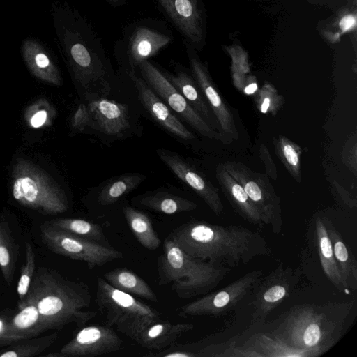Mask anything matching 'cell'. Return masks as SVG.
Returning a JSON list of instances; mask_svg holds the SVG:
<instances>
[{
	"label": "cell",
	"instance_id": "obj_1",
	"mask_svg": "<svg viewBox=\"0 0 357 357\" xmlns=\"http://www.w3.org/2000/svg\"><path fill=\"white\" fill-rule=\"evenodd\" d=\"M169 237L189 255L227 268L271 253L265 240L243 226H220L194 220L176 228Z\"/></svg>",
	"mask_w": 357,
	"mask_h": 357
},
{
	"label": "cell",
	"instance_id": "obj_2",
	"mask_svg": "<svg viewBox=\"0 0 357 357\" xmlns=\"http://www.w3.org/2000/svg\"><path fill=\"white\" fill-rule=\"evenodd\" d=\"M26 299L36 305L45 331L70 324L82 327L97 314L87 310L91 301L87 284L47 266L36 268Z\"/></svg>",
	"mask_w": 357,
	"mask_h": 357
},
{
	"label": "cell",
	"instance_id": "obj_3",
	"mask_svg": "<svg viewBox=\"0 0 357 357\" xmlns=\"http://www.w3.org/2000/svg\"><path fill=\"white\" fill-rule=\"evenodd\" d=\"M158 264L159 284H171L174 292L184 299L207 294L229 271V268L189 255L169 236L165 240L164 252Z\"/></svg>",
	"mask_w": 357,
	"mask_h": 357
},
{
	"label": "cell",
	"instance_id": "obj_4",
	"mask_svg": "<svg viewBox=\"0 0 357 357\" xmlns=\"http://www.w3.org/2000/svg\"><path fill=\"white\" fill-rule=\"evenodd\" d=\"M14 199L26 207L44 214H59L68 208L64 192L45 171L29 160L19 158L12 172Z\"/></svg>",
	"mask_w": 357,
	"mask_h": 357
},
{
	"label": "cell",
	"instance_id": "obj_5",
	"mask_svg": "<svg viewBox=\"0 0 357 357\" xmlns=\"http://www.w3.org/2000/svg\"><path fill=\"white\" fill-rule=\"evenodd\" d=\"M96 303L98 310L105 314L107 326H115L132 339L140 330L160 319L159 312L113 287L104 278H98Z\"/></svg>",
	"mask_w": 357,
	"mask_h": 357
},
{
	"label": "cell",
	"instance_id": "obj_6",
	"mask_svg": "<svg viewBox=\"0 0 357 357\" xmlns=\"http://www.w3.org/2000/svg\"><path fill=\"white\" fill-rule=\"evenodd\" d=\"M171 31L160 21L146 19L126 28L123 39L116 45L117 56L126 62V69H135L156 55L172 40Z\"/></svg>",
	"mask_w": 357,
	"mask_h": 357
},
{
	"label": "cell",
	"instance_id": "obj_7",
	"mask_svg": "<svg viewBox=\"0 0 357 357\" xmlns=\"http://www.w3.org/2000/svg\"><path fill=\"white\" fill-rule=\"evenodd\" d=\"M336 329L335 324L324 312L313 307H302L287 319L284 340L293 349L318 354L335 340Z\"/></svg>",
	"mask_w": 357,
	"mask_h": 357
},
{
	"label": "cell",
	"instance_id": "obj_8",
	"mask_svg": "<svg viewBox=\"0 0 357 357\" xmlns=\"http://www.w3.org/2000/svg\"><path fill=\"white\" fill-rule=\"evenodd\" d=\"M40 229L41 241L48 249L72 259L84 261L89 268L123 257L121 252L111 246L74 235L47 222H43Z\"/></svg>",
	"mask_w": 357,
	"mask_h": 357
},
{
	"label": "cell",
	"instance_id": "obj_9",
	"mask_svg": "<svg viewBox=\"0 0 357 357\" xmlns=\"http://www.w3.org/2000/svg\"><path fill=\"white\" fill-rule=\"evenodd\" d=\"M222 165L243 188L260 213L264 224L271 225L275 233L280 232L282 222L279 199L267 176L236 161H227Z\"/></svg>",
	"mask_w": 357,
	"mask_h": 357
},
{
	"label": "cell",
	"instance_id": "obj_10",
	"mask_svg": "<svg viewBox=\"0 0 357 357\" xmlns=\"http://www.w3.org/2000/svg\"><path fill=\"white\" fill-rule=\"evenodd\" d=\"M142 78L164 102L200 135L222 142L219 132L210 126L167 79L161 70L149 60L137 67Z\"/></svg>",
	"mask_w": 357,
	"mask_h": 357
},
{
	"label": "cell",
	"instance_id": "obj_11",
	"mask_svg": "<svg viewBox=\"0 0 357 357\" xmlns=\"http://www.w3.org/2000/svg\"><path fill=\"white\" fill-rule=\"evenodd\" d=\"M261 271H253L217 291L181 307L185 316L219 315L235 307L258 283Z\"/></svg>",
	"mask_w": 357,
	"mask_h": 357
},
{
	"label": "cell",
	"instance_id": "obj_12",
	"mask_svg": "<svg viewBox=\"0 0 357 357\" xmlns=\"http://www.w3.org/2000/svg\"><path fill=\"white\" fill-rule=\"evenodd\" d=\"M190 70L218 125L222 142L229 144L237 140L239 134L230 109L220 96L204 66L195 54L192 45L185 43Z\"/></svg>",
	"mask_w": 357,
	"mask_h": 357
},
{
	"label": "cell",
	"instance_id": "obj_13",
	"mask_svg": "<svg viewBox=\"0 0 357 357\" xmlns=\"http://www.w3.org/2000/svg\"><path fill=\"white\" fill-rule=\"evenodd\" d=\"M121 340L108 326L90 325L82 328L57 353L50 357H94L119 351Z\"/></svg>",
	"mask_w": 357,
	"mask_h": 357
},
{
	"label": "cell",
	"instance_id": "obj_14",
	"mask_svg": "<svg viewBox=\"0 0 357 357\" xmlns=\"http://www.w3.org/2000/svg\"><path fill=\"white\" fill-rule=\"evenodd\" d=\"M160 160L183 182L190 186L216 215L223 212L218 190L194 165L178 153L166 149L156 150Z\"/></svg>",
	"mask_w": 357,
	"mask_h": 357
},
{
	"label": "cell",
	"instance_id": "obj_15",
	"mask_svg": "<svg viewBox=\"0 0 357 357\" xmlns=\"http://www.w3.org/2000/svg\"><path fill=\"white\" fill-rule=\"evenodd\" d=\"M126 73L137 92L139 100L155 122L181 139L190 141L195 138L144 79L137 75L135 69H126Z\"/></svg>",
	"mask_w": 357,
	"mask_h": 357
},
{
	"label": "cell",
	"instance_id": "obj_16",
	"mask_svg": "<svg viewBox=\"0 0 357 357\" xmlns=\"http://www.w3.org/2000/svg\"><path fill=\"white\" fill-rule=\"evenodd\" d=\"M89 126L107 135H119L130 127L126 105L106 97L89 100Z\"/></svg>",
	"mask_w": 357,
	"mask_h": 357
},
{
	"label": "cell",
	"instance_id": "obj_17",
	"mask_svg": "<svg viewBox=\"0 0 357 357\" xmlns=\"http://www.w3.org/2000/svg\"><path fill=\"white\" fill-rule=\"evenodd\" d=\"M165 17L190 45H197L198 26L197 0H156Z\"/></svg>",
	"mask_w": 357,
	"mask_h": 357
},
{
	"label": "cell",
	"instance_id": "obj_18",
	"mask_svg": "<svg viewBox=\"0 0 357 357\" xmlns=\"http://www.w3.org/2000/svg\"><path fill=\"white\" fill-rule=\"evenodd\" d=\"M172 65L174 73L166 70H161L165 77L185 98L190 106L218 132L216 119L194 78L189 75L183 66L177 63Z\"/></svg>",
	"mask_w": 357,
	"mask_h": 357
},
{
	"label": "cell",
	"instance_id": "obj_19",
	"mask_svg": "<svg viewBox=\"0 0 357 357\" xmlns=\"http://www.w3.org/2000/svg\"><path fill=\"white\" fill-rule=\"evenodd\" d=\"M193 328L190 323L174 324L158 319L140 330L132 340L143 347L160 350L174 344L185 332Z\"/></svg>",
	"mask_w": 357,
	"mask_h": 357
},
{
	"label": "cell",
	"instance_id": "obj_20",
	"mask_svg": "<svg viewBox=\"0 0 357 357\" xmlns=\"http://www.w3.org/2000/svg\"><path fill=\"white\" fill-rule=\"evenodd\" d=\"M19 312L10 317L4 336L9 346L16 342L38 336L45 332L40 315L36 305L25 299Z\"/></svg>",
	"mask_w": 357,
	"mask_h": 357
},
{
	"label": "cell",
	"instance_id": "obj_21",
	"mask_svg": "<svg viewBox=\"0 0 357 357\" xmlns=\"http://www.w3.org/2000/svg\"><path fill=\"white\" fill-rule=\"evenodd\" d=\"M257 294L253 301L252 322L264 320L271 310L289 293L293 278L290 273H280V279L271 278Z\"/></svg>",
	"mask_w": 357,
	"mask_h": 357
},
{
	"label": "cell",
	"instance_id": "obj_22",
	"mask_svg": "<svg viewBox=\"0 0 357 357\" xmlns=\"http://www.w3.org/2000/svg\"><path fill=\"white\" fill-rule=\"evenodd\" d=\"M216 178L225 196L241 216L252 224L264 225L260 213L243 188L226 171L222 164L216 168Z\"/></svg>",
	"mask_w": 357,
	"mask_h": 357
},
{
	"label": "cell",
	"instance_id": "obj_23",
	"mask_svg": "<svg viewBox=\"0 0 357 357\" xmlns=\"http://www.w3.org/2000/svg\"><path fill=\"white\" fill-rule=\"evenodd\" d=\"M23 56L31 72L38 79L59 86L60 73L43 48L37 42L28 39L23 45Z\"/></svg>",
	"mask_w": 357,
	"mask_h": 357
},
{
	"label": "cell",
	"instance_id": "obj_24",
	"mask_svg": "<svg viewBox=\"0 0 357 357\" xmlns=\"http://www.w3.org/2000/svg\"><path fill=\"white\" fill-rule=\"evenodd\" d=\"M315 231L319 259L325 275L338 289L347 287L337 264L326 223L320 217L315 220Z\"/></svg>",
	"mask_w": 357,
	"mask_h": 357
},
{
	"label": "cell",
	"instance_id": "obj_25",
	"mask_svg": "<svg viewBox=\"0 0 357 357\" xmlns=\"http://www.w3.org/2000/svg\"><path fill=\"white\" fill-rule=\"evenodd\" d=\"M104 279L113 287L131 295L158 302L157 295L137 273L126 268H118L106 273Z\"/></svg>",
	"mask_w": 357,
	"mask_h": 357
},
{
	"label": "cell",
	"instance_id": "obj_26",
	"mask_svg": "<svg viewBox=\"0 0 357 357\" xmlns=\"http://www.w3.org/2000/svg\"><path fill=\"white\" fill-rule=\"evenodd\" d=\"M139 202L153 211L167 215L192 211L197 207L189 199L164 191L144 195L139 199Z\"/></svg>",
	"mask_w": 357,
	"mask_h": 357
},
{
	"label": "cell",
	"instance_id": "obj_27",
	"mask_svg": "<svg viewBox=\"0 0 357 357\" xmlns=\"http://www.w3.org/2000/svg\"><path fill=\"white\" fill-rule=\"evenodd\" d=\"M123 213L139 243L149 250H156L160 244V240L153 227L149 217L131 206H124Z\"/></svg>",
	"mask_w": 357,
	"mask_h": 357
},
{
	"label": "cell",
	"instance_id": "obj_28",
	"mask_svg": "<svg viewBox=\"0 0 357 357\" xmlns=\"http://www.w3.org/2000/svg\"><path fill=\"white\" fill-rule=\"evenodd\" d=\"M335 258L347 287L356 289L357 282V264L353 254L343 242L340 234L333 227H327Z\"/></svg>",
	"mask_w": 357,
	"mask_h": 357
},
{
	"label": "cell",
	"instance_id": "obj_29",
	"mask_svg": "<svg viewBox=\"0 0 357 357\" xmlns=\"http://www.w3.org/2000/svg\"><path fill=\"white\" fill-rule=\"evenodd\" d=\"M18 254L19 246L8 222L0 218V269L8 286L13 280Z\"/></svg>",
	"mask_w": 357,
	"mask_h": 357
},
{
	"label": "cell",
	"instance_id": "obj_30",
	"mask_svg": "<svg viewBox=\"0 0 357 357\" xmlns=\"http://www.w3.org/2000/svg\"><path fill=\"white\" fill-rule=\"evenodd\" d=\"M145 179L140 173H127L113 178L100 189L98 202L107 206L117 202L137 188Z\"/></svg>",
	"mask_w": 357,
	"mask_h": 357
},
{
	"label": "cell",
	"instance_id": "obj_31",
	"mask_svg": "<svg viewBox=\"0 0 357 357\" xmlns=\"http://www.w3.org/2000/svg\"><path fill=\"white\" fill-rule=\"evenodd\" d=\"M57 332L16 342L0 350V357H33L43 353L58 339Z\"/></svg>",
	"mask_w": 357,
	"mask_h": 357
},
{
	"label": "cell",
	"instance_id": "obj_32",
	"mask_svg": "<svg viewBox=\"0 0 357 357\" xmlns=\"http://www.w3.org/2000/svg\"><path fill=\"white\" fill-rule=\"evenodd\" d=\"M47 222L74 235L110 246L102 229L96 223L78 218H60Z\"/></svg>",
	"mask_w": 357,
	"mask_h": 357
},
{
	"label": "cell",
	"instance_id": "obj_33",
	"mask_svg": "<svg viewBox=\"0 0 357 357\" xmlns=\"http://www.w3.org/2000/svg\"><path fill=\"white\" fill-rule=\"evenodd\" d=\"M276 153L291 175L300 182L301 149L294 142L284 136L274 139Z\"/></svg>",
	"mask_w": 357,
	"mask_h": 357
},
{
	"label": "cell",
	"instance_id": "obj_34",
	"mask_svg": "<svg viewBox=\"0 0 357 357\" xmlns=\"http://www.w3.org/2000/svg\"><path fill=\"white\" fill-rule=\"evenodd\" d=\"M56 116V110L45 98H40L25 110L24 118L33 128L49 126Z\"/></svg>",
	"mask_w": 357,
	"mask_h": 357
},
{
	"label": "cell",
	"instance_id": "obj_35",
	"mask_svg": "<svg viewBox=\"0 0 357 357\" xmlns=\"http://www.w3.org/2000/svg\"><path fill=\"white\" fill-rule=\"evenodd\" d=\"M36 271L35 252L31 245L25 242V262L22 266L17 292L18 295L17 308L22 307L29 292Z\"/></svg>",
	"mask_w": 357,
	"mask_h": 357
},
{
	"label": "cell",
	"instance_id": "obj_36",
	"mask_svg": "<svg viewBox=\"0 0 357 357\" xmlns=\"http://www.w3.org/2000/svg\"><path fill=\"white\" fill-rule=\"evenodd\" d=\"M284 102V99L280 96L276 90L269 84H266L259 91L256 105L263 114L271 113L275 114Z\"/></svg>",
	"mask_w": 357,
	"mask_h": 357
},
{
	"label": "cell",
	"instance_id": "obj_37",
	"mask_svg": "<svg viewBox=\"0 0 357 357\" xmlns=\"http://www.w3.org/2000/svg\"><path fill=\"white\" fill-rule=\"evenodd\" d=\"M89 114L87 105L81 103L73 116L71 126L74 130L82 132L89 126Z\"/></svg>",
	"mask_w": 357,
	"mask_h": 357
},
{
	"label": "cell",
	"instance_id": "obj_38",
	"mask_svg": "<svg viewBox=\"0 0 357 357\" xmlns=\"http://www.w3.org/2000/svg\"><path fill=\"white\" fill-rule=\"evenodd\" d=\"M260 157L264 163V166L267 174L273 179L276 180L277 178V169L275 163L272 160L268 150L265 145L261 144L259 148Z\"/></svg>",
	"mask_w": 357,
	"mask_h": 357
},
{
	"label": "cell",
	"instance_id": "obj_39",
	"mask_svg": "<svg viewBox=\"0 0 357 357\" xmlns=\"http://www.w3.org/2000/svg\"><path fill=\"white\" fill-rule=\"evenodd\" d=\"M10 317L7 312L0 315V347H6L4 336Z\"/></svg>",
	"mask_w": 357,
	"mask_h": 357
},
{
	"label": "cell",
	"instance_id": "obj_40",
	"mask_svg": "<svg viewBox=\"0 0 357 357\" xmlns=\"http://www.w3.org/2000/svg\"><path fill=\"white\" fill-rule=\"evenodd\" d=\"M356 24V19L353 15H348L342 18L340 22V26L343 31L351 29Z\"/></svg>",
	"mask_w": 357,
	"mask_h": 357
},
{
	"label": "cell",
	"instance_id": "obj_41",
	"mask_svg": "<svg viewBox=\"0 0 357 357\" xmlns=\"http://www.w3.org/2000/svg\"><path fill=\"white\" fill-rule=\"evenodd\" d=\"M335 188H336L337 191L340 193L341 195L342 199L345 203H347L350 207L356 206V202L354 201H352L351 197L347 195V191H345L344 189H343L341 186H340L336 182L334 183Z\"/></svg>",
	"mask_w": 357,
	"mask_h": 357
},
{
	"label": "cell",
	"instance_id": "obj_42",
	"mask_svg": "<svg viewBox=\"0 0 357 357\" xmlns=\"http://www.w3.org/2000/svg\"><path fill=\"white\" fill-rule=\"evenodd\" d=\"M258 89L257 84L255 82H251L246 85L243 89L244 93L247 95L254 93Z\"/></svg>",
	"mask_w": 357,
	"mask_h": 357
},
{
	"label": "cell",
	"instance_id": "obj_43",
	"mask_svg": "<svg viewBox=\"0 0 357 357\" xmlns=\"http://www.w3.org/2000/svg\"><path fill=\"white\" fill-rule=\"evenodd\" d=\"M110 4L117 6L123 5L127 0H106Z\"/></svg>",
	"mask_w": 357,
	"mask_h": 357
}]
</instances>
